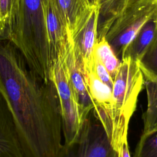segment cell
<instances>
[{
	"mask_svg": "<svg viewBox=\"0 0 157 157\" xmlns=\"http://www.w3.org/2000/svg\"><path fill=\"white\" fill-rule=\"evenodd\" d=\"M0 93L14 121L26 157H59L62 119L51 82L32 71L10 40L0 42Z\"/></svg>",
	"mask_w": 157,
	"mask_h": 157,
	"instance_id": "6da1fadb",
	"label": "cell"
},
{
	"mask_svg": "<svg viewBox=\"0 0 157 157\" xmlns=\"http://www.w3.org/2000/svg\"><path fill=\"white\" fill-rule=\"evenodd\" d=\"M6 34L19 50L29 67L48 82L50 62L42 0H21L18 12Z\"/></svg>",
	"mask_w": 157,
	"mask_h": 157,
	"instance_id": "7a4b0ae2",
	"label": "cell"
},
{
	"mask_svg": "<svg viewBox=\"0 0 157 157\" xmlns=\"http://www.w3.org/2000/svg\"><path fill=\"white\" fill-rule=\"evenodd\" d=\"M112 131L109 137L115 150L128 139L130 120L137 107L138 97L144 87L139 61L123 58L113 80Z\"/></svg>",
	"mask_w": 157,
	"mask_h": 157,
	"instance_id": "3957f363",
	"label": "cell"
},
{
	"mask_svg": "<svg viewBox=\"0 0 157 157\" xmlns=\"http://www.w3.org/2000/svg\"><path fill=\"white\" fill-rule=\"evenodd\" d=\"M157 13V0H130L116 17L105 38L121 61L140 28Z\"/></svg>",
	"mask_w": 157,
	"mask_h": 157,
	"instance_id": "277c9868",
	"label": "cell"
},
{
	"mask_svg": "<svg viewBox=\"0 0 157 157\" xmlns=\"http://www.w3.org/2000/svg\"><path fill=\"white\" fill-rule=\"evenodd\" d=\"M107 134L100 123L93 120L91 113L85 120L77 140L65 146L59 157H115Z\"/></svg>",
	"mask_w": 157,
	"mask_h": 157,
	"instance_id": "5b68a950",
	"label": "cell"
},
{
	"mask_svg": "<svg viewBox=\"0 0 157 157\" xmlns=\"http://www.w3.org/2000/svg\"><path fill=\"white\" fill-rule=\"evenodd\" d=\"M42 1L46 25L50 69L54 61L66 50L69 42V36L55 1Z\"/></svg>",
	"mask_w": 157,
	"mask_h": 157,
	"instance_id": "8992f818",
	"label": "cell"
},
{
	"mask_svg": "<svg viewBox=\"0 0 157 157\" xmlns=\"http://www.w3.org/2000/svg\"><path fill=\"white\" fill-rule=\"evenodd\" d=\"M0 157H26L11 113L1 93Z\"/></svg>",
	"mask_w": 157,
	"mask_h": 157,
	"instance_id": "52a82bcc",
	"label": "cell"
},
{
	"mask_svg": "<svg viewBox=\"0 0 157 157\" xmlns=\"http://www.w3.org/2000/svg\"><path fill=\"white\" fill-rule=\"evenodd\" d=\"M100 7L91 8L84 25L71 39L75 51L82 58L83 65L89 64L93 59L94 48L98 40V25Z\"/></svg>",
	"mask_w": 157,
	"mask_h": 157,
	"instance_id": "ba28073f",
	"label": "cell"
},
{
	"mask_svg": "<svg viewBox=\"0 0 157 157\" xmlns=\"http://www.w3.org/2000/svg\"><path fill=\"white\" fill-rule=\"evenodd\" d=\"M65 25L69 39H72L84 25L91 10L87 0H54Z\"/></svg>",
	"mask_w": 157,
	"mask_h": 157,
	"instance_id": "9c48e42d",
	"label": "cell"
},
{
	"mask_svg": "<svg viewBox=\"0 0 157 157\" xmlns=\"http://www.w3.org/2000/svg\"><path fill=\"white\" fill-rule=\"evenodd\" d=\"M156 15L140 28L130 42L123 58L128 56L136 61H141L157 34Z\"/></svg>",
	"mask_w": 157,
	"mask_h": 157,
	"instance_id": "30bf717a",
	"label": "cell"
},
{
	"mask_svg": "<svg viewBox=\"0 0 157 157\" xmlns=\"http://www.w3.org/2000/svg\"><path fill=\"white\" fill-rule=\"evenodd\" d=\"M144 75V86L147 92V109L142 116L144 129L142 134L148 133L157 118V74L140 67Z\"/></svg>",
	"mask_w": 157,
	"mask_h": 157,
	"instance_id": "8fae6325",
	"label": "cell"
},
{
	"mask_svg": "<svg viewBox=\"0 0 157 157\" xmlns=\"http://www.w3.org/2000/svg\"><path fill=\"white\" fill-rule=\"evenodd\" d=\"M94 55L104 66L113 80L120 60L104 37L97 40L94 48Z\"/></svg>",
	"mask_w": 157,
	"mask_h": 157,
	"instance_id": "7c38bea8",
	"label": "cell"
},
{
	"mask_svg": "<svg viewBox=\"0 0 157 157\" xmlns=\"http://www.w3.org/2000/svg\"><path fill=\"white\" fill-rule=\"evenodd\" d=\"M134 157H157V131L142 134Z\"/></svg>",
	"mask_w": 157,
	"mask_h": 157,
	"instance_id": "4fadbf2b",
	"label": "cell"
},
{
	"mask_svg": "<svg viewBox=\"0 0 157 157\" xmlns=\"http://www.w3.org/2000/svg\"><path fill=\"white\" fill-rule=\"evenodd\" d=\"M21 2V0H0V20L6 32L15 18Z\"/></svg>",
	"mask_w": 157,
	"mask_h": 157,
	"instance_id": "5bb4252c",
	"label": "cell"
},
{
	"mask_svg": "<svg viewBox=\"0 0 157 157\" xmlns=\"http://www.w3.org/2000/svg\"><path fill=\"white\" fill-rule=\"evenodd\" d=\"M140 67L157 74V34L143 58L139 62Z\"/></svg>",
	"mask_w": 157,
	"mask_h": 157,
	"instance_id": "9a60e30c",
	"label": "cell"
},
{
	"mask_svg": "<svg viewBox=\"0 0 157 157\" xmlns=\"http://www.w3.org/2000/svg\"><path fill=\"white\" fill-rule=\"evenodd\" d=\"M93 68L96 74L101 80V81L112 89L113 81L110 74L102 63L94 56V55L93 57Z\"/></svg>",
	"mask_w": 157,
	"mask_h": 157,
	"instance_id": "2e32d148",
	"label": "cell"
},
{
	"mask_svg": "<svg viewBox=\"0 0 157 157\" xmlns=\"http://www.w3.org/2000/svg\"><path fill=\"white\" fill-rule=\"evenodd\" d=\"M114 151L115 153V157H131L128 139L124 140Z\"/></svg>",
	"mask_w": 157,
	"mask_h": 157,
	"instance_id": "e0dca14e",
	"label": "cell"
},
{
	"mask_svg": "<svg viewBox=\"0 0 157 157\" xmlns=\"http://www.w3.org/2000/svg\"><path fill=\"white\" fill-rule=\"evenodd\" d=\"M91 8L94 7H100L101 0H87Z\"/></svg>",
	"mask_w": 157,
	"mask_h": 157,
	"instance_id": "ac0fdd59",
	"label": "cell"
},
{
	"mask_svg": "<svg viewBox=\"0 0 157 157\" xmlns=\"http://www.w3.org/2000/svg\"><path fill=\"white\" fill-rule=\"evenodd\" d=\"M0 33H2V34H4L6 35V28L4 26V25H2L1 20H0ZM7 36V35H6Z\"/></svg>",
	"mask_w": 157,
	"mask_h": 157,
	"instance_id": "d6986e66",
	"label": "cell"
},
{
	"mask_svg": "<svg viewBox=\"0 0 157 157\" xmlns=\"http://www.w3.org/2000/svg\"><path fill=\"white\" fill-rule=\"evenodd\" d=\"M157 131V118H156V120H155V123H154V124H153V126L151 129L148 132H153V131Z\"/></svg>",
	"mask_w": 157,
	"mask_h": 157,
	"instance_id": "ffe728a7",
	"label": "cell"
},
{
	"mask_svg": "<svg viewBox=\"0 0 157 157\" xmlns=\"http://www.w3.org/2000/svg\"><path fill=\"white\" fill-rule=\"evenodd\" d=\"M8 40L7 36L6 34L0 33V42L4 41V40Z\"/></svg>",
	"mask_w": 157,
	"mask_h": 157,
	"instance_id": "44dd1931",
	"label": "cell"
},
{
	"mask_svg": "<svg viewBox=\"0 0 157 157\" xmlns=\"http://www.w3.org/2000/svg\"><path fill=\"white\" fill-rule=\"evenodd\" d=\"M156 28H157V13L156 15Z\"/></svg>",
	"mask_w": 157,
	"mask_h": 157,
	"instance_id": "7402d4cb",
	"label": "cell"
},
{
	"mask_svg": "<svg viewBox=\"0 0 157 157\" xmlns=\"http://www.w3.org/2000/svg\"><path fill=\"white\" fill-rule=\"evenodd\" d=\"M109 1V0H101V3H102V2H106V1Z\"/></svg>",
	"mask_w": 157,
	"mask_h": 157,
	"instance_id": "603a6c76",
	"label": "cell"
}]
</instances>
